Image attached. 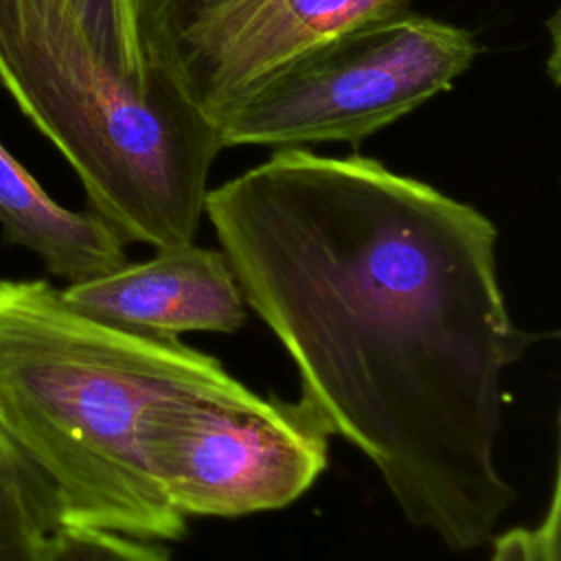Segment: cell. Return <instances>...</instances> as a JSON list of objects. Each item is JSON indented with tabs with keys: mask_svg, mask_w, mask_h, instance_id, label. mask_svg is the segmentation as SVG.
Segmentation results:
<instances>
[{
	"mask_svg": "<svg viewBox=\"0 0 561 561\" xmlns=\"http://www.w3.org/2000/svg\"><path fill=\"white\" fill-rule=\"evenodd\" d=\"M0 83L125 243H195L224 142L173 75L151 68L131 83L61 0H0Z\"/></svg>",
	"mask_w": 561,
	"mask_h": 561,
	"instance_id": "3957f363",
	"label": "cell"
},
{
	"mask_svg": "<svg viewBox=\"0 0 561 561\" xmlns=\"http://www.w3.org/2000/svg\"><path fill=\"white\" fill-rule=\"evenodd\" d=\"M265 399L178 337L94 320L46 280L0 278V430L50 489L64 526L182 539L186 517L142 456L147 419L191 401Z\"/></svg>",
	"mask_w": 561,
	"mask_h": 561,
	"instance_id": "7a4b0ae2",
	"label": "cell"
},
{
	"mask_svg": "<svg viewBox=\"0 0 561 561\" xmlns=\"http://www.w3.org/2000/svg\"><path fill=\"white\" fill-rule=\"evenodd\" d=\"M204 217L298 399L403 519L451 552L491 541L517 497L497 467L504 377L537 340L508 311L495 224L375 158L305 147L208 188Z\"/></svg>",
	"mask_w": 561,
	"mask_h": 561,
	"instance_id": "6da1fadb",
	"label": "cell"
},
{
	"mask_svg": "<svg viewBox=\"0 0 561 561\" xmlns=\"http://www.w3.org/2000/svg\"><path fill=\"white\" fill-rule=\"evenodd\" d=\"M561 522V478L559 462L554 467L548 506L535 528L515 526L491 541L489 561H561L559 543Z\"/></svg>",
	"mask_w": 561,
	"mask_h": 561,
	"instance_id": "4fadbf2b",
	"label": "cell"
},
{
	"mask_svg": "<svg viewBox=\"0 0 561 561\" xmlns=\"http://www.w3.org/2000/svg\"><path fill=\"white\" fill-rule=\"evenodd\" d=\"M263 0H131L147 68L175 72L221 39Z\"/></svg>",
	"mask_w": 561,
	"mask_h": 561,
	"instance_id": "9c48e42d",
	"label": "cell"
},
{
	"mask_svg": "<svg viewBox=\"0 0 561 561\" xmlns=\"http://www.w3.org/2000/svg\"><path fill=\"white\" fill-rule=\"evenodd\" d=\"M15 449L11 447V443H9V438L4 436V432L0 430V458H4V456H11Z\"/></svg>",
	"mask_w": 561,
	"mask_h": 561,
	"instance_id": "5bb4252c",
	"label": "cell"
},
{
	"mask_svg": "<svg viewBox=\"0 0 561 561\" xmlns=\"http://www.w3.org/2000/svg\"><path fill=\"white\" fill-rule=\"evenodd\" d=\"M478 53L471 31L408 9L294 59L213 121L224 149L359 145L451 90Z\"/></svg>",
	"mask_w": 561,
	"mask_h": 561,
	"instance_id": "277c9868",
	"label": "cell"
},
{
	"mask_svg": "<svg viewBox=\"0 0 561 561\" xmlns=\"http://www.w3.org/2000/svg\"><path fill=\"white\" fill-rule=\"evenodd\" d=\"M57 502L31 465L0 458V561H48L61 530Z\"/></svg>",
	"mask_w": 561,
	"mask_h": 561,
	"instance_id": "30bf717a",
	"label": "cell"
},
{
	"mask_svg": "<svg viewBox=\"0 0 561 561\" xmlns=\"http://www.w3.org/2000/svg\"><path fill=\"white\" fill-rule=\"evenodd\" d=\"M329 430L302 401L256 408L191 401L156 410L142 430L145 462L184 517H243L305 495L329 460Z\"/></svg>",
	"mask_w": 561,
	"mask_h": 561,
	"instance_id": "5b68a950",
	"label": "cell"
},
{
	"mask_svg": "<svg viewBox=\"0 0 561 561\" xmlns=\"http://www.w3.org/2000/svg\"><path fill=\"white\" fill-rule=\"evenodd\" d=\"M77 311L112 327L178 337L234 333L248 318L239 283L221 250L186 243L156 250L149 261L59 289Z\"/></svg>",
	"mask_w": 561,
	"mask_h": 561,
	"instance_id": "8992f818",
	"label": "cell"
},
{
	"mask_svg": "<svg viewBox=\"0 0 561 561\" xmlns=\"http://www.w3.org/2000/svg\"><path fill=\"white\" fill-rule=\"evenodd\" d=\"M412 0H263L191 57L175 79L215 118L239 96L309 50L364 24L408 11Z\"/></svg>",
	"mask_w": 561,
	"mask_h": 561,
	"instance_id": "52a82bcc",
	"label": "cell"
},
{
	"mask_svg": "<svg viewBox=\"0 0 561 561\" xmlns=\"http://www.w3.org/2000/svg\"><path fill=\"white\" fill-rule=\"evenodd\" d=\"M0 228L7 243L31 250L46 270L70 283L110 274L125 263L118 232L92 210L57 204L0 140Z\"/></svg>",
	"mask_w": 561,
	"mask_h": 561,
	"instance_id": "ba28073f",
	"label": "cell"
},
{
	"mask_svg": "<svg viewBox=\"0 0 561 561\" xmlns=\"http://www.w3.org/2000/svg\"><path fill=\"white\" fill-rule=\"evenodd\" d=\"M48 561H173L153 541L99 530L61 526Z\"/></svg>",
	"mask_w": 561,
	"mask_h": 561,
	"instance_id": "7c38bea8",
	"label": "cell"
},
{
	"mask_svg": "<svg viewBox=\"0 0 561 561\" xmlns=\"http://www.w3.org/2000/svg\"><path fill=\"white\" fill-rule=\"evenodd\" d=\"M81 24L99 57L123 79L147 83L151 68L145 66L131 0H61Z\"/></svg>",
	"mask_w": 561,
	"mask_h": 561,
	"instance_id": "8fae6325",
	"label": "cell"
}]
</instances>
